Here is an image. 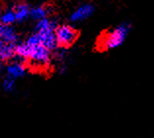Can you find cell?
<instances>
[{
  "label": "cell",
  "instance_id": "6da1fadb",
  "mask_svg": "<svg viewBox=\"0 0 154 138\" xmlns=\"http://www.w3.org/2000/svg\"><path fill=\"white\" fill-rule=\"evenodd\" d=\"M131 25L124 22L106 32L99 40V47L103 50H111L118 48L125 42L131 32Z\"/></svg>",
  "mask_w": 154,
  "mask_h": 138
},
{
  "label": "cell",
  "instance_id": "7a4b0ae2",
  "mask_svg": "<svg viewBox=\"0 0 154 138\" xmlns=\"http://www.w3.org/2000/svg\"><path fill=\"white\" fill-rule=\"evenodd\" d=\"M56 41L59 46L62 47H69L78 38V32L72 26L69 25H62L57 27L55 31Z\"/></svg>",
  "mask_w": 154,
  "mask_h": 138
},
{
  "label": "cell",
  "instance_id": "3957f363",
  "mask_svg": "<svg viewBox=\"0 0 154 138\" xmlns=\"http://www.w3.org/2000/svg\"><path fill=\"white\" fill-rule=\"evenodd\" d=\"M29 59L36 66L46 67L50 63V59H51L50 51L40 44V45L32 48L31 56H29Z\"/></svg>",
  "mask_w": 154,
  "mask_h": 138
},
{
  "label": "cell",
  "instance_id": "277c9868",
  "mask_svg": "<svg viewBox=\"0 0 154 138\" xmlns=\"http://www.w3.org/2000/svg\"><path fill=\"white\" fill-rule=\"evenodd\" d=\"M56 28H49L43 29V31L36 32L39 36L40 44L49 51L54 50L58 45L57 41H56V36H55Z\"/></svg>",
  "mask_w": 154,
  "mask_h": 138
},
{
  "label": "cell",
  "instance_id": "5b68a950",
  "mask_svg": "<svg viewBox=\"0 0 154 138\" xmlns=\"http://www.w3.org/2000/svg\"><path fill=\"white\" fill-rule=\"evenodd\" d=\"M94 12V6L91 3H85L79 6L74 12L70 15V21L72 23H80L88 19Z\"/></svg>",
  "mask_w": 154,
  "mask_h": 138
},
{
  "label": "cell",
  "instance_id": "8992f818",
  "mask_svg": "<svg viewBox=\"0 0 154 138\" xmlns=\"http://www.w3.org/2000/svg\"><path fill=\"white\" fill-rule=\"evenodd\" d=\"M25 74H26V69L24 65L19 62L11 63V64L7 67V74H8L9 77L13 78V80L24 76Z\"/></svg>",
  "mask_w": 154,
  "mask_h": 138
},
{
  "label": "cell",
  "instance_id": "52a82bcc",
  "mask_svg": "<svg viewBox=\"0 0 154 138\" xmlns=\"http://www.w3.org/2000/svg\"><path fill=\"white\" fill-rule=\"evenodd\" d=\"M0 39L4 43L15 44L18 39V35L16 32H15V29L11 26H4L2 29L1 35H0Z\"/></svg>",
  "mask_w": 154,
  "mask_h": 138
},
{
  "label": "cell",
  "instance_id": "ba28073f",
  "mask_svg": "<svg viewBox=\"0 0 154 138\" xmlns=\"http://www.w3.org/2000/svg\"><path fill=\"white\" fill-rule=\"evenodd\" d=\"M15 16L17 22H23L31 15V8L26 3H19L14 8Z\"/></svg>",
  "mask_w": 154,
  "mask_h": 138
},
{
  "label": "cell",
  "instance_id": "9c48e42d",
  "mask_svg": "<svg viewBox=\"0 0 154 138\" xmlns=\"http://www.w3.org/2000/svg\"><path fill=\"white\" fill-rule=\"evenodd\" d=\"M51 13V8L49 6H36L31 8V15L29 17H32L33 20L40 21L42 19L47 18V15Z\"/></svg>",
  "mask_w": 154,
  "mask_h": 138
},
{
  "label": "cell",
  "instance_id": "30bf717a",
  "mask_svg": "<svg viewBox=\"0 0 154 138\" xmlns=\"http://www.w3.org/2000/svg\"><path fill=\"white\" fill-rule=\"evenodd\" d=\"M16 55V44L4 43L0 50V61H8Z\"/></svg>",
  "mask_w": 154,
  "mask_h": 138
},
{
  "label": "cell",
  "instance_id": "8fae6325",
  "mask_svg": "<svg viewBox=\"0 0 154 138\" xmlns=\"http://www.w3.org/2000/svg\"><path fill=\"white\" fill-rule=\"evenodd\" d=\"M16 22L14 9H7L2 14H0V24L4 26H11Z\"/></svg>",
  "mask_w": 154,
  "mask_h": 138
},
{
  "label": "cell",
  "instance_id": "7c38bea8",
  "mask_svg": "<svg viewBox=\"0 0 154 138\" xmlns=\"http://www.w3.org/2000/svg\"><path fill=\"white\" fill-rule=\"evenodd\" d=\"M2 87L6 92H12L15 88V80L7 76L4 80H3Z\"/></svg>",
  "mask_w": 154,
  "mask_h": 138
},
{
  "label": "cell",
  "instance_id": "4fadbf2b",
  "mask_svg": "<svg viewBox=\"0 0 154 138\" xmlns=\"http://www.w3.org/2000/svg\"><path fill=\"white\" fill-rule=\"evenodd\" d=\"M3 45H4V42H3V41H2V40H1V39H0V50H1V49H2V47H3Z\"/></svg>",
  "mask_w": 154,
  "mask_h": 138
},
{
  "label": "cell",
  "instance_id": "5bb4252c",
  "mask_svg": "<svg viewBox=\"0 0 154 138\" xmlns=\"http://www.w3.org/2000/svg\"><path fill=\"white\" fill-rule=\"evenodd\" d=\"M3 27H4V25L0 24V35H1V32H2V29H3Z\"/></svg>",
  "mask_w": 154,
  "mask_h": 138
}]
</instances>
